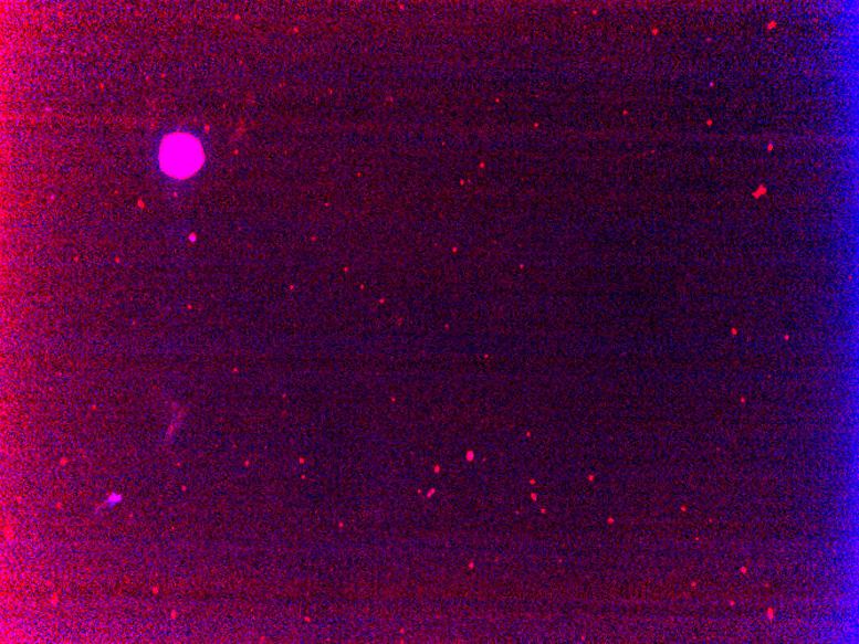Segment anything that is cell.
<instances>
[{
    "mask_svg": "<svg viewBox=\"0 0 859 644\" xmlns=\"http://www.w3.org/2000/svg\"><path fill=\"white\" fill-rule=\"evenodd\" d=\"M161 167L167 175L187 178L200 169L203 154L199 140L188 135H172L164 140Z\"/></svg>",
    "mask_w": 859,
    "mask_h": 644,
    "instance_id": "1",
    "label": "cell"
}]
</instances>
